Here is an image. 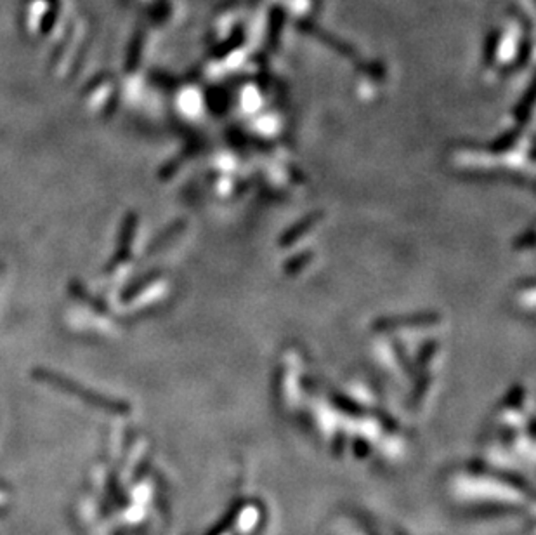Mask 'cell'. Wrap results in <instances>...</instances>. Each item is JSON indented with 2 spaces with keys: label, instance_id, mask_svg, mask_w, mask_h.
Wrapping results in <instances>:
<instances>
[{
  "label": "cell",
  "instance_id": "obj_1",
  "mask_svg": "<svg viewBox=\"0 0 536 535\" xmlns=\"http://www.w3.org/2000/svg\"><path fill=\"white\" fill-rule=\"evenodd\" d=\"M526 479L478 459L452 471L446 485L450 499L464 511L521 516L526 509L533 513V489Z\"/></svg>",
  "mask_w": 536,
  "mask_h": 535
},
{
  "label": "cell",
  "instance_id": "obj_2",
  "mask_svg": "<svg viewBox=\"0 0 536 535\" xmlns=\"http://www.w3.org/2000/svg\"><path fill=\"white\" fill-rule=\"evenodd\" d=\"M526 389L517 387L497 408L481 440L479 459L498 470L533 478L535 419L524 407Z\"/></svg>",
  "mask_w": 536,
  "mask_h": 535
},
{
  "label": "cell",
  "instance_id": "obj_3",
  "mask_svg": "<svg viewBox=\"0 0 536 535\" xmlns=\"http://www.w3.org/2000/svg\"><path fill=\"white\" fill-rule=\"evenodd\" d=\"M439 320L438 315L434 313H419V315H405V316H394V318L380 320L377 323V328H401V327H422L432 325Z\"/></svg>",
  "mask_w": 536,
  "mask_h": 535
},
{
  "label": "cell",
  "instance_id": "obj_4",
  "mask_svg": "<svg viewBox=\"0 0 536 535\" xmlns=\"http://www.w3.org/2000/svg\"><path fill=\"white\" fill-rule=\"evenodd\" d=\"M320 217H321V214H311V216L306 217L302 223H297L294 228H290V230H288L287 233L283 235L282 245H290L292 242H295V240L301 237V235H304L306 231L311 230V228L314 226V223H316Z\"/></svg>",
  "mask_w": 536,
  "mask_h": 535
},
{
  "label": "cell",
  "instance_id": "obj_5",
  "mask_svg": "<svg viewBox=\"0 0 536 535\" xmlns=\"http://www.w3.org/2000/svg\"><path fill=\"white\" fill-rule=\"evenodd\" d=\"M334 535H384L382 532L372 527L370 523H349V525L339 527Z\"/></svg>",
  "mask_w": 536,
  "mask_h": 535
},
{
  "label": "cell",
  "instance_id": "obj_6",
  "mask_svg": "<svg viewBox=\"0 0 536 535\" xmlns=\"http://www.w3.org/2000/svg\"><path fill=\"white\" fill-rule=\"evenodd\" d=\"M514 136H516V134H514V132H512V134H505L504 138L500 139V143H495V145H493V150H498V151H502V150H507L509 146L512 145V141H514Z\"/></svg>",
  "mask_w": 536,
  "mask_h": 535
}]
</instances>
